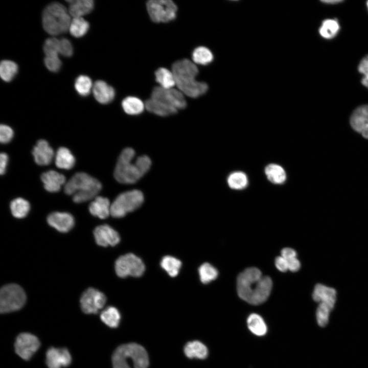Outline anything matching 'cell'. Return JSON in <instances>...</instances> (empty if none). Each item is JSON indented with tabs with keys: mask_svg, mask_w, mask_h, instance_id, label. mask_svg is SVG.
<instances>
[{
	"mask_svg": "<svg viewBox=\"0 0 368 368\" xmlns=\"http://www.w3.org/2000/svg\"><path fill=\"white\" fill-rule=\"evenodd\" d=\"M272 281L268 276H263L256 267L244 270L238 276L237 290L239 296L247 303L254 305L265 302L270 295Z\"/></svg>",
	"mask_w": 368,
	"mask_h": 368,
	"instance_id": "6da1fadb",
	"label": "cell"
},
{
	"mask_svg": "<svg viewBox=\"0 0 368 368\" xmlns=\"http://www.w3.org/2000/svg\"><path fill=\"white\" fill-rule=\"evenodd\" d=\"M172 72L178 88L187 96L196 98L208 91L206 83L195 80L198 69L190 60L183 59L175 62L172 66Z\"/></svg>",
	"mask_w": 368,
	"mask_h": 368,
	"instance_id": "7a4b0ae2",
	"label": "cell"
},
{
	"mask_svg": "<svg viewBox=\"0 0 368 368\" xmlns=\"http://www.w3.org/2000/svg\"><path fill=\"white\" fill-rule=\"evenodd\" d=\"M101 189L98 179L84 172H78L65 183L64 190L66 194L73 195L75 202L81 203L94 198Z\"/></svg>",
	"mask_w": 368,
	"mask_h": 368,
	"instance_id": "3957f363",
	"label": "cell"
},
{
	"mask_svg": "<svg viewBox=\"0 0 368 368\" xmlns=\"http://www.w3.org/2000/svg\"><path fill=\"white\" fill-rule=\"evenodd\" d=\"M131 361L134 368H148L149 357L146 350L136 343H129L118 347L112 356L113 368H131Z\"/></svg>",
	"mask_w": 368,
	"mask_h": 368,
	"instance_id": "277c9868",
	"label": "cell"
},
{
	"mask_svg": "<svg viewBox=\"0 0 368 368\" xmlns=\"http://www.w3.org/2000/svg\"><path fill=\"white\" fill-rule=\"evenodd\" d=\"M68 11L61 4L54 2L44 9L42 22L44 30L51 35H57L67 32L71 22Z\"/></svg>",
	"mask_w": 368,
	"mask_h": 368,
	"instance_id": "5b68a950",
	"label": "cell"
},
{
	"mask_svg": "<svg viewBox=\"0 0 368 368\" xmlns=\"http://www.w3.org/2000/svg\"><path fill=\"white\" fill-rule=\"evenodd\" d=\"M135 155V151L130 147L120 154L114 171V177L120 183L132 184L143 176L135 162L132 163Z\"/></svg>",
	"mask_w": 368,
	"mask_h": 368,
	"instance_id": "8992f818",
	"label": "cell"
},
{
	"mask_svg": "<svg viewBox=\"0 0 368 368\" xmlns=\"http://www.w3.org/2000/svg\"><path fill=\"white\" fill-rule=\"evenodd\" d=\"M144 196L142 191L132 190L119 194L110 206V215L114 218H122L127 213L139 208L143 204Z\"/></svg>",
	"mask_w": 368,
	"mask_h": 368,
	"instance_id": "52a82bcc",
	"label": "cell"
},
{
	"mask_svg": "<svg viewBox=\"0 0 368 368\" xmlns=\"http://www.w3.org/2000/svg\"><path fill=\"white\" fill-rule=\"evenodd\" d=\"M26 296L24 290L14 284L4 286L0 292V311L9 313L21 308L25 304Z\"/></svg>",
	"mask_w": 368,
	"mask_h": 368,
	"instance_id": "ba28073f",
	"label": "cell"
},
{
	"mask_svg": "<svg viewBox=\"0 0 368 368\" xmlns=\"http://www.w3.org/2000/svg\"><path fill=\"white\" fill-rule=\"evenodd\" d=\"M147 10L155 22H168L176 17L177 7L171 0H151L147 3Z\"/></svg>",
	"mask_w": 368,
	"mask_h": 368,
	"instance_id": "9c48e42d",
	"label": "cell"
},
{
	"mask_svg": "<svg viewBox=\"0 0 368 368\" xmlns=\"http://www.w3.org/2000/svg\"><path fill=\"white\" fill-rule=\"evenodd\" d=\"M145 270L142 260L133 254H127L120 257L115 263V270L120 278L128 276L139 277Z\"/></svg>",
	"mask_w": 368,
	"mask_h": 368,
	"instance_id": "30bf717a",
	"label": "cell"
},
{
	"mask_svg": "<svg viewBox=\"0 0 368 368\" xmlns=\"http://www.w3.org/2000/svg\"><path fill=\"white\" fill-rule=\"evenodd\" d=\"M151 98L161 101L176 109H183L187 106V102L180 90L166 89L160 86L155 87L151 93Z\"/></svg>",
	"mask_w": 368,
	"mask_h": 368,
	"instance_id": "8fae6325",
	"label": "cell"
},
{
	"mask_svg": "<svg viewBox=\"0 0 368 368\" xmlns=\"http://www.w3.org/2000/svg\"><path fill=\"white\" fill-rule=\"evenodd\" d=\"M105 295L100 291L89 288L85 291L80 298V306L86 314H97L104 306Z\"/></svg>",
	"mask_w": 368,
	"mask_h": 368,
	"instance_id": "7c38bea8",
	"label": "cell"
},
{
	"mask_svg": "<svg viewBox=\"0 0 368 368\" xmlns=\"http://www.w3.org/2000/svg\"><path fill=\"white\" fill-rule=\"evenodd\" d=\"M40 347L38 338L29 333H22L17 337L14 348L16 353L22 359L29 360Z\"/></svg>",
	"mask_w": 368,
	"mask_h": 368,
	"instance_id": "4fadbf2b",
	"label": "cell"
},
{
	"mask_svg": "<svg viewBox=\"0 0 368 368\" xmlns=\"http://www.w3.org/2000/svg\"><path fill=\"white\" fill-rule=\"evenodd\" d=\"M71 361V355L66 348L51 347L47 351L45 362L48 368L66 367Z\"/></svg>",
	"mask_w": 368,
	"mask_h": 368,
	"instance_id": "5bb4252c",
	"label": "cell"
},
{
	"mask_svg": "<svg viewBox=\"0 0 368 368\" xmlns=\"http://www.w3.org/2000/svg\"><path fill=\"white\" fill-rule=\"evenodd\" d=\"M94 235L96 243L101 246H115L120 241L118 233L107 224L97 226Z\"/></svg>",
	"mask_w": 368,
	"mask_h": 368,
	"instance_id": "9a60e30c",
	"label": "cell"
},
{
	"mask_svg": "<svg viewBox=\"0 0 368 368\" xmlns=\"http://www.w3.org/2000/svg\"><path fill=\"white\" fill-rule=\"evenodd\" d=\"M312 298L319 304L327 306L333 309L336 299V291L332 287L318 283L314 288Z\"/></svg>",
	"mask_w": 368,
	"mask_h": 368,
	"instance_id": "2e32d148",
	"label": "cell"
},
{
	"mask_svg": "<svg viewBox=\"0 0 368 368\" xmlns=\"http://www.w3.org/2000/svg\"><path fill=\"white\" fill-rule=\"evenodd\" d=\"M350 123L355 131L368 139V105L356 109L351 116Z\"/></svg>",
	"mask_w": 368,
	"mask_h": 368,
	"instance_id": "e0dca14e",
	"label": "cell"
},
{
	"mask_svg": "<svg viewBox=\"0 0 368 368\" xmlns=\"http://www.w3.org/2000/svg\"><path fill=\"white\" fill-rule=\"evenodd\" d=\"M48 224L60 232L66 233L71 229L74 225V219L70 213L53 212L47 218Z\"/></svg>",
	"mask_w": 368,
	"mask_h": 368,
	"instance_id": "ac0fdd59",
	"label": "cell"
},
{
	"mask_svg": "<svg viewBox=\"0 0 368 368\" xmlns=\"http://www.w3.org/2000/svg\"><path fill=\"white\" fill-rule=\"evenodd\" d=\"M32 154L36 163L40 166L51 163L54 155V150L44 140H39L34 146Z\"/></svg>",
	"mask_w": 368,
	"mask_h": 368,
	"instance_id": "d6986e66",
	"label": "cell"
},
{
	"mask_svg": "<svg viewBox=\"0 0 368 368\" xmlns=\"http://www.w3.org/2000/svg\"><path fill=\"white\" fill-rule=\"evenodd\" d=\"M92 90L96 100L103 104L110 103L115 97L114 88L102 80L96 81Z\"/></svg>",
	"mask_w": 368,
	"mask_h": 368,
	"instance_id": "ffe728a7",
	"label": "cell"
},
{
	"mask_svg": "<svg viewBox=\"0 0 368 368\" xmlns=\"http://www.w3.org/2000/svg\"><path fill=\"white\" fill-rule=\"evenodd\" d=\"M45 189L50 192L59 191L65 182V176L54 170L44 172L41 176Z\"/></svg>",
	"mask_w": 368,
	"mask_h": 368,
	"instance_id": "44dd1931",
	"label": "cell"
},
{
	"mask_svg": "<svg viewBox=\"0 0 368 368\" xmlns=\"http://www.w3.org/2000/svg\"><path fill=\"white\" fill-rule=\"evenodd\" d=\"M109 200L106 197L97 196L89 205V211L94 216L105 219L110 214Z\"/></svg>",
	"mask_w": 368,
	"mask_h": 368,
	"instance_id": "7402d4cb",
	"label": "cell"
},
{
	"mask_svg": "<svg viewBox=\"0 0 368 368\" xmlns=\"http://www.w3.org/2000/svg\"><path fill=\"white\" fill-rule=\"evenodd\" d=\"M69 4L68 12L74 17H82L89 13L94 9V2L92 0H73L67 1Z\"/></svg>",
	"mask_w": 368,
	"mask_h": 368,
	"instance_id": "603a6c76",
	"label": "cell"
},
{
	"mask_svg": "<svg viewBox=\"0 0 368 368\" xmlns=\"http://www.w3.org/2000/svg\"><path fill=\"white\" fill-rule=\"evenodd\" d=\"M149 112L161 117H167L177 112V109L161 101L150 98L145 103Z\"/></svg>",
	"mask_w": 368,
	"mask_h": 368,
	"instance_id": "cb8c5ba5",
	"label": "cell"
},
{
	"mask_svg": "<svg viewBox=\"0 0 368 368\" xmlns=\"http://www.w3.org/2000/svg\"><path fill=\"white\" fill-rule=\"evenodd\" d=\"M184 353L189 358L203 359L208 355L207 347L198 340L188 342L184 347Z\"/></svg>",
	"mask_w": 368,
	"mask_h": 368,
	"instance_id": "d4e9b609",
	"label": "cell"
},
{
	"mask_svg": "<svg viewBox=\"0 0 368 368\" xmlns=\"http://www.w3.org/2000/svg\"><path fill=\"white\" fill-rule=\"evenodd\" d=\"M55 163L58 168L69 170L74 167L75 158L69 149L61 147L56 152Z\"/></svg>",
	"mask_w": 368,
	"mask_h": 368,
	"instance_id": "484cf974",
	"label": "cell"
},
{
	"mask_svg": "<svg viewBox=\"0 0 368 368\" xmlns=\"http://www.w3.org/2000/svg\"><path fill=\"white\" fill-rule=\"evenodd\" d=\"M247 325L250 331L257 336H264L267 333L266 324L262 316L258 314H250L247 318Z\"/></svg>",
	"mask_w": 368,
	"mask_h": 368,
	"instance_id": "4316f807",
	"label": "cell"
},
{
	"mask_svg": "<svg viewBox=\"0 0 368 368\" xmlns=\"http://www.w3.org/2000/svg\"><path fill=\"white\" fill-rule=\"evenodd\" d=\"M265 173L267 179L272 183L282 184L286 179V173L281 166L275 164H270L265 169Z\"/></svg>",
	"mask_w": 368,
	"mask_h": 368,
	"instance_id": "83f0119b",
	"label": "cell"
},
{
	"mask_svg": "<svg viewBox=\"0 0 368 368\" xmlns=\"http://www.w3.org/2000/svg\"><path fill=\"white\" fill-rule=\"evenodd\" d=\"M122 106L124 111L129 115L140 114L145 107V104L140 99L132 96L124 99L122 102Z\"/></svg>",
	"mask_w": 368,
	"mask_h": 368,
	"instance_id": "f1b7e54d",
	"label": "cell"
},
{
	"mask_svg": "<svg viewBox=\"0 0 368 368\" xmlns=\"http://www.w3.org/2000/svg\"><path fill=\"white\" fill-rule=\"evenodd\" d=\"M100 318L103 323L110 328L118 327L121 319L119 310L112 306H109L101 313Z\"/></svg>",
	"mask_w": 368,
	"mask_h": 368,
	"instance_id": "f546056e",
	"label": "cell"
},
{
	"mask_svg": "<svg viewBox=\"0 0 368 368\" xmlns=\"http://www.w3.org/2000/svg\"><path fill=\"white\" fill-rule=\"evenodd\" d=\"M155 80L160 85L159 86L166 88H172L175 84V80L172 72L164 68L160 67L155 72Z\"/></svg>",
	"mask_w": 368,
	"mask_h": 368,
	"instance_id": "4dcf8cb0",
	"label": "cell"
},
{
	"mask_svg": "<svg viewBox=\"0 0 368 368\" xmlns=\"http://www.w3.org/2000/svg\"><path fill=\"white\" fill-rule=\"evenodd\" d=\"M89 28V23L83 18L74 17L71 20L68 30L72 36L79 38L85 35Z\"/></svg>",
	"mask_w": 368,
	"mask_h": 368,
	"instance_id": "1f68e13d",
	"label": "cell"
},
{
	"mask_svg": "<svg viewBox=\"0 0 368 368\" xmlns=\"http://www.w3.org/2000/svg\"><path fill=\"white\" fill-rule=\"evenodd\" d=\"M30 209L29 202L22 198H17L11 202L10 210L12 214L17 218L25 217Z\"/></svg>",
	"mask_w": 368,
	"mask_h": 368,
	"instance_id": "d6a6232c",
	"label": "cell"
},
{
	"mask_svg": "<svg viewBox=\"0 0 368 368\" xmlns=\"http://www.w3.org/2000/svg\"><path fill=\"white\" fill-rule=\"evenodd\" d=\"M160 266L171 277H176L181 266V261L172 256H167L163 258Z\"/></svg>",
	"mask_w": 368,
	"mask_h": 368,
	"instance_id": "836d02e7",
	"label": "cell"
},
{
	"mask_svg": "<svg viewBox=\"0 0 368 368\" xmlns=\"http://www.w3.org/2000/svg\"><path fill=\"white\" fill-rule=\"evenodd\" d=\"M18 71L17 64L11 60H4L0 64V76L3 81H11L16 76Z\"/></svg>",
	"mask_w": 368,
	"mask_h": 368,
	"instance_id": "e575fe53",
	"label": "cell"
},
{
	"mask_svg": "<svg viewBox=\"0 0 368 368\" xmlns=\"http://www.w3.org/2000/svg\"><path fill=\"white\" fill-rule=\"evenodd\" d=\"M192 59L194 63L205 65L212 62L213 60V55L208 48L201 46L194 50L192 53Z\"/></svg>",
	"mask_w": 368,
	"mask_h": 368,
	"instance_id": "d590c367",
	"label": "cell"
},
{
	"mask_svg": "<svg viewBox=\"0 0 368 368\" xmlns=\"http://www.w3.org/2000/svg\"><path fill=\"white\" fill-rule=\"evenodd\" d=\"M227 182L231 189L239 190L246 187L248 185V178L244 172L236 171L229 174Z\"/></svg>",
	"mask_w": 368,
	"mask_h": 368,
	"instance_id": "8d00e7d4",
	"label": "cell"
},
{
	"mask_svg": "<svg viewBox=\"0 0 368 368\" xmlns=\"http://www.w3.org/2000/svg\"><path fill=\"white\" fill-rule=\"evenodd\" d=\"M198 273L201 282L204 284L215 280L218 275L217 269L209 263H204L199 267Z\"/></svg>",
	"mask_w": 368,
	"mask_h": 368,
	"instance_id": "74e56055",
	"label": "cell"
},
{
	"mask_svg": "<svg viewBox=\"0 0 368 368\" xmlns=\"http://www.w3.org/2000/svg\"><path fill=\"white\" fill-rule=\"evenodd\" d=\"M339 30V26L336 20L328 19L323 21L319 32L323 37L331 39L336 36Z\"/></svg>",
	"mask_w": 368,
	"mask_h": 368,
	"instance_id": "f35d334b",
	"label": "cell"
},
{
	"mask_svg": "<svg viewBox=\"0 0 368 368\" xmlns=\"http://www.w3.org/2000/svg\"><path fill=\"white\" fill-rule=\"evenodd\" d=\"M92 81L89 77L85 75L78 77L75 82V88L77 92L81 96L89 95L93 89Z\"/></svg>",
	"mask_w": 368,
	"mask_h": 368,
	"instance_id": "ab89813d",
	"label": "cell"
},
{
	"mask_svg": "<svg viewBox=\"0 0 368 368\" xmlns=\"http://www.w3.org/2000/svg\"><path fill=\"white\" fill-rule=\"evenodd\" d=\"M59 39L55 37L47 39L43 45V51L45 56H58Z\"/></svg>",
	"mask_w": 368,
	"mask_h": 368,
	"instance_id": "60d3db41",
	"label": "cell"
},
{
	"mask_svg": "<svg viewBox=\"0 0 368 368\" xmlns=\"http://www.w3.org/2000/svg\"><path fill=\"white\" fill-rule=\"evenodd\" d=\"M44 62L46 67L52 72H58L61 66V61L58 56H45Z\"/></svg>",
	"mask_w": 368,
	"mask_h": 368,
	"instance_id": "b9f144b4",
	"label": "cell"
},
{
	"mask_svg": "<svg viewBox=\"0 0 368 368\" xmlns=\"http://www.w3.org/2000/svg\"><path fill=\"white\" fill-rule=\"evenodd\" d=\"M59 53L67 57L73 55V47L68 39L64 38L59 39Z\"/></svg>",
	"mask_w": 368,
	"mask_h": 368,
	"instance_id": "7bdbcfd3",
	"label": "cell"
},
{
	"mask_svg": "<svg viewBox=\"0 0 368 368\" xmlns=\"http://www.w3.org/2000/svg\"><path fill=\"white\" fill-rule=\"evenodd\" d=\"M135 163L143 176L148 172L151 168V160L147 155H141L138 157Z\"/></svg>",
	"mask_w": 368,
	"mask_h": 368,
	"instance_id": "ee69618b",
	"label": "cell"
},
{
	"mask_svg": "<svg viewBox=\"0 0 368 368\" xmlns=\"http://www.w3.org/2000/svg\"><path fill=\"white\" fill-rule=\"evenodd\" d=\"M13 136V131L11 127L6 125L0 126V141L2 143H9Z\"/></svg>",
	"mask_w": 368,
	"mask_h": 368,
	"instance_id": "f6af8a7d",
	"label": "cell"
},
{
	"mask_svg": "<svg viewBox=\"0 0 368 368\" xmlns=\"http://www.w3.org/2000/svg\"><path fill=\"white\" fill-rule=\"evenodd\" d=\"M274 263L275 267L280 271L285 272L288 270V262L283 257H277L275 259Z\"/></svg>",
	"mask_w": 368,
	"mask_h": 368,
	"instance_id": "bcb514c9",
	"label": "cell"
},
{
	"mask_svg": "<svg viewBox=\"0 0 368 368\" xmlns=\"http://www.w3.org/2000/svg\"><path fill=\"white\" fill-rule=\"evenodd\" d=\"M288 262V270L292 272H296L301 268V263L297 257L287 260Z\"/></svg>",
	"mask_w": 368,
	"mask_h": 368,
	"instance_id": "7dc6e473",
	"label": "cell"
},
{
	"mask_svg": "<svg viewBox=\"0 0 368 368\" xmlns=\"http://www.w3.org/2000/svg\"><path fill=\"white\" fill-rule=\"evenodd\" d=\"M281 256L288 260L297 257V253L294 249L289 247H286L281 250Z\"/></svg>",
	"mask_w": 368,
	"mask_h": 368,
	"instance_id": "c3c4849f",
	"label": "cell"
},
{
	"mask_svg": "<svg viewBox=\"0 0 368 368\" xmlns=\"http://www.w3.org/2000/svg\"><path fill=\"white\" fill-rule=\"evenodd\" d=\"M358 71L364 75H368V55L360 61L358 66Z\"/></svg>",
	"mask_w": 368,
	"mask_h": 368,
	"instance_id": "681fc988",
	"label": "cell"
},
{
	"mask_svg": "<svg viewBox=\"0 0 368 368\" xmlns=\"http://www.w3.org/2000/svg\"><path fill=\"white\" fill-rule=\"evenodd\" d=\"M8 162V155L5 153H1L0 155V173L1 175L5 173Z\"/></svg>",
	"mask_w": 368,
	"mask_h": 368,
	"instance_id": "f907efd6",
	"label": "cell"
},
{
	"mask_svg": "<svg viewBox=\"0 0 368 368\" xmlns=\"http://www.w3.org/2000/svg\"><path fill=\"white\" fill-rule=\"evenodd\" d=\"M362 84L368 88V75H364L361 80Z\"/></svg>",
	"mask_w": 368,
	"mask_h": 368,
	"instance_id": "816d5d0a",
	"label": "cell"
},
{
	"mask_svg": "<svg viewBox=\"0 0 368 368\" xmlns=\"http://www.w3.org/2000/svg\"><path fill=\"white\" fill-rule=\"evenodd\" d=\"M342 1L341 0H327V1H322L323 2L325 3H328L329 4H337L340 2H341Z\"/></svg>",
	"mask_w": 368,
	"mask_h": 368,
	"instance_id": "f5cc1de1",
	"label": "cell"
},
{
	"mask_svg": "<svg viewBox=\"0 0 368 368\" xmlns=\"http://www.w3.org/2000/svg\"><path fill=\"white\" fill-rule=\"evenodd\" d=\"M367 7H368V1H367Z\"/></svg>",
	"mask_w": 368,
	"mask_h": 368,
	"instance_id": "db71d44e",
	"label": "cell"
}]
</instances>
